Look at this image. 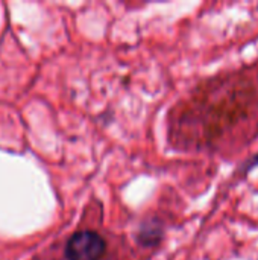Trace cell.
<instances>
[{"mask_svg":"<svg viewBox=\"0 0 258 260\" xmlns=\"http://www.w3.org/2000/svg\"><path fill=\"white\" fill-rule=\"evenodd\" d=\"M67 260H100L106 253V241L96 232L75 233L65 244Z\"/></svg>","mask_w":258,"mask_h":260,"instance_id":"1","label":"cell"},{"mask_svg":"<svg viewBox=\"0 0 258 260\" xmlns=\"http://www.w3.org/2000/svg\"><path fill=\"white\" fill-rule=\"evenodd\" d=\"M163 238V230L161 227L154 222V221H149L146 224H143V227L140 229L138 232V241L141 245H157Z\"/></svg>","mask_w":258,"mask_h":260,"instance_id":"2","label":"cell"}]
</instances>
